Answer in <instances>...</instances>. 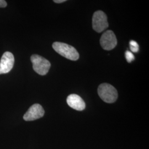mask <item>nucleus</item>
I'll return each instance as SVG.
<instances>
[{
	"mask_svg": "<svg viewBox=\"0 0 149 149\" xmlns=\"http://www.w3.org/2000/svg\"><path fill=\"white\" fill-rule=\"evenodd\" d=\"M54 50L65 58L72 61L79 59V54L76 49L68 44L61 42H54L53 44Z\"/></svg>",
	"mask_w": 149,
	"mask_h": 149,
	"instance_id": "nucleus-1",
	"label": "nucleus"
},
{
	"mask_svg": "<svg viewBox=\"0 0 149 149\" xmlns=\"http://www.w3.org/2000/svg\"><path fill=\"white\" fill-rule=\"evenodd\" d=\"M98 94L103 101L108 103H114L117 100V91L113 86L106 83L99 86Z\"/></svg>",
	"mask_w": 149,
	"mask_h": 149,
	"instance_id": "nucleus-2",
	"label": "nucleus"
},
{
	"mask_svg": "<svg viewBox=\"0 0 149 149\" xmlns=\"http://www.w3.org/2000/svg\"><path fill=\"white\" fill-rule=\"evenodd\" d=\"M31 60L33 70L38 74L42 76L47 74L51 66V64L48 60L37 54L32 55Z\"/></svg>",
	"mask_w": 149,
	"mask_h": 149,
	"instance_id": "nucleus-3",
	"label": "nucleus"
},
{
	"mask_svg": "<svg viewBox=\"0 0 149 149\" xmlns=\"http://www.w3.org/2000/svg\"><path fill=\"white\" fill-rule=\"evenodd\" d=\"M107 17L104 12L102 11L95 12L92 17L93 29L98 33H101L108 27Z\"/></svg>",
	"mask_w": 149,
	"mask_h": 149,
	"instance_id": "nucleus-4",
	"label": "nucleus"
},
{
	"mask_svg": "<svg viewBox=\"0 0 149 149\" xmlns=\"http://www.w3.org/2000/svg\"><path fill=\"white\" fill-rule=\"evenodd\" d=\"M100 44L102 48L106 50H111L115 48L117 40L114 32L110 30L104 32L100 39Z\"/></svg>",
	"mask_w": 149,
	"mask_h": 149,
	"instance_id": "nucleus-5",
	"label": "nucleus"
},
{
	"mask_svg": "<svg viewBox=\"0 0 149 149\" xmlns=\"http://www.w3.org/2000/svg\"><path fill=\"white\" fill-rule=\"evenodd\" d=\"M15 58L13 54L6 52L3 54L0 61V74L8 73L13 67Z\"/></svg>",
	"mask_w": 149,
	"mask_h": 149,
	"instance_id": "nucleus-6",
	"label": "nucleus"
},
{
	"mask_svg": "<svg viewBox=\"0 0 149 149\" xmlns=\"http://www.w3.org/2000/svg\"><path fill=\"white\" fill-rule=\"evenodd\" d=\"M44 110L39 104H34L31 107L23 116L26 121H33L43 117L44 115Z\"/></svg>",
	"mask_w": 149,
	"mask_h": 149,
	"instance_id": "nucleus-7",
	"label": "nucleus"
},
{
	"mask_svg": "<svg viewBox=\"0 0 149 149\" xmlns=\"http://www.w3.org/2000/svg\"><path fill=\"white\" fill-rule=\"evenodd\" d=\"M66 102L71 108L76 111H81L85 109V102L80 96L76 94H71L68 97Z\"/></svg>",
	"mask_w": 149,
	"mask_h": 149,
	"instance_id": "nucleus-8",
	"label": "nucleus"
},
{
	"mask_svg": "<svg viewBox=\"0 0 149 149\" xmlns=\"http://www.w3.org/2000/svg\"><path fill=\"white\" fill-rule=\"evenodd\" d=\"M130 48L132 52L134 53H137L139 50V44L134 40H131L130 42Z\"/></svg>",
	"mask_w": 149,
	"mask_h": 149,
	"instance_id": "nucleus-9",
	"label": "nucleus"
},
{
	"mask_svg": "<svg viewBox=\"0 0 149 149\" xmlns=\"http://www.w3.org/2000/svg\"><path fill=\"white\" fill-rule=\"evenodd\" d=\"M125 58L127 59V61L129 63H130L135 59V57H134L133 53L131 52L128 51V50L125 52Z\"/></svg>",
	"mask_w": 149,
	"mask_h": 149,
	"instance_id": "nucleus-10",
	"label": "nucleus"
},
{
	"mask_svg": "<svg viewBox=\"0 0 149 149\" xmlns=\"http://www.w3.org/2000/svg\"><path fill=\"white\" fill-rule=\"evenodd\" d=\"M7 6V2L4 0H0V7L4 8Z\"/></svg>",
	"mask_w": 149,
	"mask_h": 149,
	"instance_id": "nucleus-11",
	"label": "nucleus"
},
{
	"mask_svg": "<svg viewBox=\"0 0 149 149\" xmlns=\"http://www.w3.org/2000/svg\"><path fill=\"white\" fill-rule=\"evenodd\" d=\"M66 0H54V2H55V3H63L64 2H66Z\"/></svg>",
	"mask_w": 149,
	"mask_h": 149,
	"instance_id": "nucleus-12",
	"label": "nucleus"
}]
</instances>
